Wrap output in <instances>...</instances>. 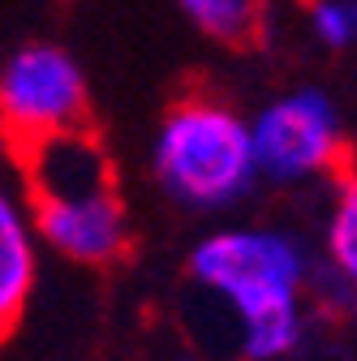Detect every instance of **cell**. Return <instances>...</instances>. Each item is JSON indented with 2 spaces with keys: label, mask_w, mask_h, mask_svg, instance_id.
<instances>
[{
  "label": "cell",
  "mask_w": 357,
  "mask_h": 361,
  "mask_svg": "<svg viewBox=\"0 0 357 361\" xmlns=\"http://www.w3.org/2000/svg\"><path fill=\"white\" fill-rule=\"evenodd\" d=\"M310 30L332 52L353 48L357 43V0H315L310 5Z\"/></svg>",
  "instance_id": "obj_9"
},
{
  "label": "cell",
  "mask_w": 357,
  "mask_h": 361,
  "mask_svg": "<svg viewBox=\"0 0 357 361\" xmlns=\"http://www.w3.org/2000/svg\"><path fill=\"white\" fill-rule=\"evenodd\" d=\"M39 280V237L26 202L0 185V344H5L30 305Z\"/></svg>",
  "instance_id": "obj_6"
},
{
  "label": "cell",
  "mask_w": 357,
  "mask_h": 361,
  "mask_svg": "<svg viewBox=\"0 0 357 361\" xmlns=\"http://www.w3.org/2000/svg\"><path fill=\"white\" fill-rule=\"evenodd\" d=\"M194 280L219 297L241 327L250 361H280L305 331V254L276 228H224L190 254Z\"/></svg>",
  "instance_id": "obj_1"
},
{
  "label": "cell",
  "mask_w": 357,
  "mask_h": 361,
  "mask_svg": "<svg viewBox=\"0 0 357 361\" xmlns=\"http://www.w3.org/2000/svg\"><path fill=\"white\" fill-rule=\"evenodd\" d=\"M181 13L215 43L250 48L267 26V0H176Z\"/></svg>",
  "instance_id": "obj_7"
},
{
  "label": "cell",
  "mask_w": 357,
  "mask_h": 361,
  "mask_svg": "<svg viewBox=\"0 0 357 361\" xmlns=\"http://www.w3.org/2000/svg\"><path fill=\"white\" fill-rule=\"evenodd\" d=\"M327 262L332 271L357 288V172H344L336 198H332V215H327Z\"/></svg>",
  "instance_id": "obj_8"
},
{
  "label": "cell",
  "mask_w": 357,
  "mask_h": 361,
  "mask_svg": "<svg viewBox=\"0 0 357 361\" xmlns=\"http://www.w3.org/2000/svg\"><path fill=\"white\" fill-rule=\"evenodd\" d=\"M86 73L56 43H26L0 69V142L13 155L86 129Z\"/></svg>",
  "instance_id": "obj_4"
},
{
  "label": "cell",
  "mask_w": 357,
  "mask_h": 361,
  "mask_svg": "<svg viewBox=\"0 0 357 361\" xmlns=\"http://www.w3.org/2000/svg\"><path fill=\"white\" fill-rule=\"evenodd\" d=\"M246 125L258 176L315 180L344 164V125L323 90L280 95Z\"/></svg>",
  "instance_id": "obj_5"
},
{
  "label": "cell",
  "mask_w": 357,
  "mask_h": 361,
  "mask_svg": "<svg viewBox=\"0 0 357 361\" xmlns=\"http://www.w3.org/2000/svg\"><path fill=\"white\" fill-rule=\"evenodd\" d=\"M151 159L164 194L194 211H219L237 202L258 176L250 125L229 104L207 95H190L168 108Z\"/></svg>",
  "instance_id": "obj_3"
},
{
  "label": "cell",
  "mask_w": 357,
  "mask_h": 361,
  "mask_svg": "<svg viewBox=\"0 0 357 361\" xmlns=\"http://www.w3.org/2000/svg\"><path fill=\"white\" fill-rule=\"evenodd\" d=\"M18 159L26 172V211L43 245L86 267H108L129 250V211L112 159L86 129L48 138Z\"/></svg>",
  "instance_id": "obj_2"
}]
</instances>
